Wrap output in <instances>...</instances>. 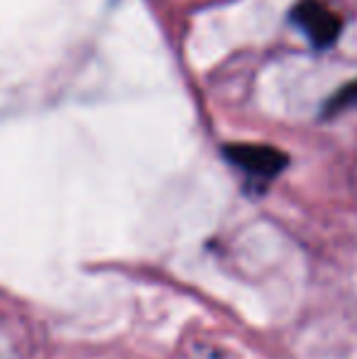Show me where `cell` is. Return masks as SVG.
I'll use <instances>...</instances> for the list:
<instances>
[{"mask_svg": "<svg viewBox=\"0 0 357 359\" xmlns=\"http://www.w3.org/2000/svg\"><path fill=\"white\" fill-rule=\"evenodd\" d=\"M291 20L309 34L314 47L325 49L330 44L338 42L340 29H343V20L325 8L321 0H301L296 8L291 10Z\"/></svg>", "mask_w": 357, "mask_h": 359, "instance_id": "1", "label": "cell"}, {"mask_svg": "<svg viewBox=\"0 0 357 359\" xmlns=\"http://www.w3.org/2000/svg\"><path fill=\"white\" fill-rule=\"evenodd\" d=\"M223 151L230 164L240 166L252 176H262V179L281 174L289 164V156L284 151L267 144H228Z\"/></svg>", "mask_w": 357, "mask_h": 359, "instance_id": "2", "label": "cell"}, {"mask_svg": "<svg viewBox=\"0 0 357 359\" xmlns=\"http://www.w3.org/2000/svg\"><path fill=\"white\" fill-rule=\"evenodd\" d=\"M348 105H357V81L350 86H345L338 95H333L328 103V110H340V108H348Z\"/></svg>", "mask_w": 357, "mask_h": 359, "instance_id": "3", "label": "cell"}]
</instances>
